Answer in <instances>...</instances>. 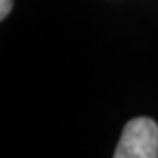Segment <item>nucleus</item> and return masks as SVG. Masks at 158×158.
<instances>
[{"label": "nucleus", "instance_id": "f257e3e1", "mask_svg": "<svg viewBox=\"0 0 158 158\" xmlns=\"http://www.w3.org/2000/svg\"><path fill=\"white\" fill-rule=\"evenodd\" d=\"M158 125L151 118H134L125 125L114 158H156Z\"/></svg>", "mask_w": 158, "mask_h": 158}, {"label": "nucleus", "instance_id": "f03ea898", "mask_svg": "<svg viewBox=\"0 0 158 158\" xmlns=\"http://www.w3.org/2000/svg\"><path fill=\"white\" fill-rule=\"evenodd\" d=\"M12 9V0H0V21L11 12Z\"/></svg>", "mask_w": 158, "mask_h": 158}]
</instances>
